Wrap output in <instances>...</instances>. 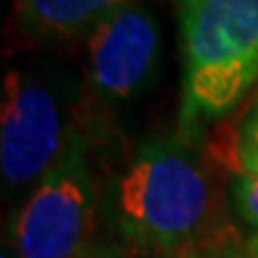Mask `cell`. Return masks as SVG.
Instances as JSON below:
<instances>
[{
    "mask_svg": "<svg viewBox=\"0 0 258 258\" xmlns=\"http://www.w3.org/2000/svg\"><path fill=\"white\" fill-rule=\"evenodd\" d=\"M232 201L241 215V220L249 222L258 230V177L237 175L232 182Z\"/></svg>",
    "mask_w": 258,
    "mask_h": 258,
    "instance_id": "ba28073f",
    "label": "cell"
},
{
    "mask_svg": "<svg viewBox=\"0 0 258 258\" xmlns=\"http://www.w3.org/2000/svg\"><path fill=\"white\" fill-rule=\"evenodd\" d=\"M160 60L156 17L129 3L89 34V84L103 103H127L153 82Z\"/></svg>",
    "mask_w": 258,
    "mask_h": 258,
    "instance_id": "5b68a950",
    "label": "cell"
},
{
    "mask_svg": "<svg viewBox=\"0 0 258 258\" xmlns=\"http://www.w3.org/2000/svg\"><path fill=\"white\" fill-rule=\"evenodd\" d=\"M74 132L70 86L48 67L5 72L0 103V177L5 201L27 194L53 170Z\"/></svg>",
    "mask_w": 258,
    "mask_h": 258,
    "instance_id": "3957f363",
    "label": "cell"
},
{
    "mask_svg": "<svg viewBox=\"0 0 258 258\" xmlns=\"http://www.w3.org/2000/svg\"><path fill=\"white\" fill-rule=\"evenodd\" d=\"M234 163L239 175L258 177V103L241 122L237 146H234Z\"/></svg>",
    "mask_w": 258,
    "mask_h": 258,
    "instance_id": "52a82bcc",
    "label": "cell"
},
{
    "mask_svg": "<svg viewBox=\"0 0 258 258\" xmlns=\"http://www.w3.org/2000/svg\"><path fill=\"white\" fill-rule=\"evenodd\" d=\"M137 0H15L24 34L41 41H62L91 34L117 8Z\"/></svg>",
    "mask_w": 258,
    "mask_h": 258,
    "instance_id": "8992f818",
    "label": "cell"
},
{
    "mask_svg": "<svg viewBox=\"0 0 258 258\" xmlns=\"http://www.w3.org/2000/svg\"><path fill=\"white\" fill-rule=\"evenodd\" d=\"M249 256L251 258H258V234L251 239V251H249Z\"/></svg>",
    "mask_w": 258,
    "mask_h": 258,
    "instance_id": "8fae6325",
    "label": "cell"
},
{
    "mask_svg": "<svg viewBox=\"0 0 258 258\" xmlns=\"http://www.w3.org/2000/svg\"><path fill=\"white\" fill-rule=\"evenodd\" d=\"M182 129L230 112L258 79V0H179Z\"/></svg>",
    "mask_w": 258,
    "mask_h": 258,
    "instance_id": "7a4b0ae2",
    "label": "cell"
},
{
    "mask_svg": "<svg viewBox=\"0 0 258 258\" xmlns=\"http://www.w3.org/2000/svg\"><path fill=\"white\" fill-rule=\"evenodd\" d=\"M101 194L82 132L12 218V258H82L96 244Z\"/></svg>",
    "mask_w": 258,
    "mask_h": 258,
    "instance_id": "277c9868",
    "label": "cell"
},
{
    "mask_svg": "<svg viewBox=\"0 0 258 258\" xmlns=\"http://www.w3.org/2000/svg\"><path fill=\"white\" fill-rule=\"evenodd\" d=\"M184 258H251V256H244V253L227 249V246H213V249H196Z\"/></svg>",
    "mask_w": 258,
    "mask_h": 258,
    "instance_id": "9c48e42d",
    "label": "cell"
},
{
    "mask_svg": "<svg viewBox=\"0 0 258 258\" xmlns=\"http://www.w3.org/2000/svg\"><path fill=\"white\" fill-rule=\"evenodd\" d=\"M82 258H129L120 246H112V244H93L91 249L86 251Z\"/></svg>",
    "mask_w": 258,
    "mask_h": 258,
    "instance_id": "30bf717a",
    "label": "cell"
},
{
    "mask_svg": "<svg viewBox=\"0 0 258 258\" xmlns=\"http://www.w3.org/2000/svg\"><path fill=\"white\" fill-rule=\"evenodd\" d=\"M105 213L137 251L184 258L211 220V179L184 139L156 134L112 179Z\"/></svg>",
    "mask_w": 258,
    "mask_h": 258,
    "instance_id": "6da1fadb",
    "label": "cell"
}]
</instances>
